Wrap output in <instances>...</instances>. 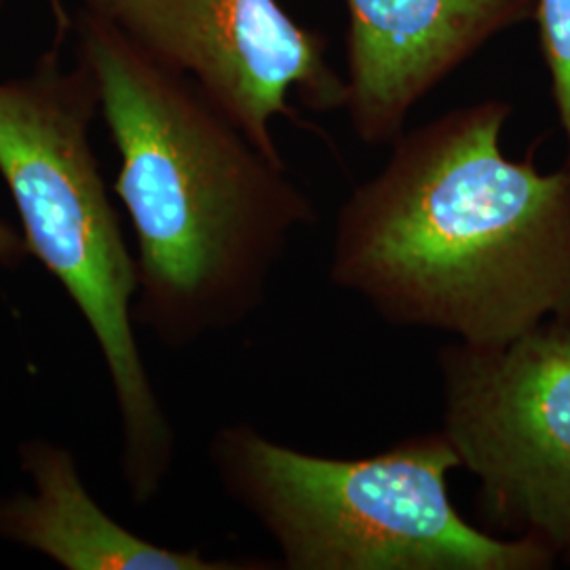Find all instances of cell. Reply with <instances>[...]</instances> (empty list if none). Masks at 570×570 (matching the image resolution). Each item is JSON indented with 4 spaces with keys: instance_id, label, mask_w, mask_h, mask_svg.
I'll return each instance as SVG.
<instances>
[{
    "instance_id": "6da1fadb",
    "label": "cell",
    "mask_w": 570,
    "mask_h": 570,
    "mask_svg": "<svg viewBox=\"0 0 570 570\" xmlns=\"http://www.w3.org/2000/svg\"><path fill=\"white\" fill-rule=\"evenodd\" d=\"M513 106L484 100L404 131L338 207L330 279L383 322L461 345L570 324V169L501 148Z\"/></svg>"
},
{
    "instance_id": "7a4b0ae2",
    "label": "cell",
    "mask_w": 570,
    "mask_h": 570,
    "mask_svg": "<svg viewBox=\"0 0 570 570\" xmlns=\"http://www.w3.org/2000/svg\"><path fill=\"white\" fill-rule=\"evenodd\" d=\"M75 32L119 155L136 326L169 348L244 326L296 233L315 225L313 199L197 82L146 56L115 21L81 7Z\"/></svg>"
},
{
    "instance_id": "3957f363",
    "label": "cell",
    "mask_w": 570,
    "mask_h": 570,
    "mask_svg": "<svg viewBox=\"0 0 570 570\" xmlns=\"http://www.w3.org/2000/svg\"><path fill=\"white\" fill-rule=\"evenodd\" d=\"M98 82L58 45L20 79L0 81V176L32 258L53 275L102 353L121 425V473L129 499L150 503L176 461L167 419L136 338V256L91 148Z\"/></svg>"
},
{
    "instance_id": "277c9868",
    "label": "cell",
    "mask_w": 570,
    "mask_h": 570,
    "mask_svg": "<svg viewBox=\"0 0 570 570\" xmlns=\"http://www.w3.org/2000/svg\"><path fill=\"white\" fill-rule=\"evenodd\" d=\"M226 494L271 537L285 570H550L524 539L475 527L452 503L461 469L444 429L364 459L285 446L247 423L207 446Z\"/></svg>"
},
{
    "instance_id": "5b68a950",
    "label": "cell",
    "mask_w": 570,
    "mask_h": 570,
    "mask_svg": "<svg viewBox=\"0 0 570 570\" xmlns=\"http://www.w3.org/2000/svg\"><path fill=\"white\" fill-rule=\"evenodd\" d=\"M442 429L475 482L482 529L524 539L570 569V324L435 357Z\"/></svg>"
},
{
    "instance_id": "8992f818",
    "label": "cell",
    "mask_w": 570,
    "mask_h": 570,
    "mask_svg": "<svg viewBox=\"0 0 570 570\" xmlns=\"http://www.w3.org/2000/svg\"><path fill=\"white\" fill-rule=\"evenodd\" d=\"M146 56L197 82L268 159L284 164L277 117L298 121L289 91L313 112L346 108L348 87L330 41L277 0H115L102 13Z\"/></svg>"
},
{
    "instance_id": "52a82bcc",
    "label": "cell",
    "mask_w": 570,
    "mask_h": 570,
    "mask_svg": "<svg viewBox=\"0 0 570 570\" xmlns=\"http://www.w3.org/2000/svg\"><path fill=\"white\" fill-rule=\"evenodd\" d=\"M346 112L370 146L393 144L410 112L487 42L534 20L537 0H346Z\"/></svg>"
},
{
    "instance_id": "ba28073f",
    "label": "cell",
    "mask_w": 570,
    "mask_h": 570,
    "mask_svg": "<svg viewBox=\"0 0 570 570\" xmlns=\"http://www.w3.org/2000/svg\"><path fill=\"white\" fill-rule=\"evenodd\" d=\"M32 490L0 497V541L66 570H275L277 560L209 558L171 550L122 527L94 499L66 446L32 438L18 446Z\"/></svg>"
},
{
    "instance_id": "9c48e42d",
    "label": "cell",
    "mask_w": 570,
    "mask_h": 570,
    "mask_svg": "<svg viewBox=\"0 0 570 570\" xmlns=\"http://www.w3.org/2000/svg\"><path fill=\"white\" fill-rule=\"evenodd\" d=\"M534 20L539 23L541 53L550 70L558 121L567 138L564 165L570 169V0H537Z\"/></svg>"
},
{
    "instance_id": "30bf717a",
    "label": "cell",
    "mask_w": 570,
    "mask_h": 570,
    "mask_svg": "<svg viewBox=\"0 0 570 570\" xmlns=\"http://www.w3.org/2000/svg\"><path fill=\"white\" fill-rule=\"evenodd\" d=\"M30 256L21 230L0 218V268H18Z\"/></svg>"
},
{
    "instance_id": "8fae6325",
    "label": "cell",
    "mask_w": 570,
    "mask_h": 570,
    "mask_svg": "<svg viewBox=\"0 0 570 570\" xmlns=\"http://www.w3.org/2000/svg\"><path fill=\"white\" fill-rule=\"evenodd\" d=\"M4 0H0V11H2ZM51 13H53V21H56V45L60 47L61 42L66 41V37L75 30V18L68 13L66 2L63 0H47Z\"/></svg>"
},
{
    "instance_id": "7c38bea8",
    "label": "cell",
    "mask_w": 570,
    "mask_h": 570,
    "mask_svg": "<svg viewBox=\"0 0 570 570\" xmlns=\"http://www.w3.org/2000/svg\"><path fill=\"white\" fill-rule=\"evenodd\" d=\"M115 4V0H85L82 7L96 11V13H108V9Z\"/></svg>"
}]
</instances>
